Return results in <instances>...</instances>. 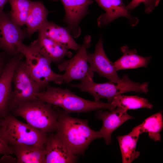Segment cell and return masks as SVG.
Here are the masks:
<instances>
[{
  "mask_svg": "<svg viewBox=\"0 0 163 163\" xmlns=\"http://www.w3.org/2000/svg\"><path fill=\"white\" fill-rule=\"evenodd\" d=\"M58 117L55 133L73 154L83 155L90 143L102 138L99 131L92 129L88 121L74 118L58 108Z\"/></svg>",
  "mask_w": 163,
  "mask_h": 163,
  "instance_id": "1",
  "label": "cell"
},
{
  "mask_svg": "<svg viewBox=\"0 0 163 163\" xmlns=\"http://www.w3.org/2000/svg\"><path fill=\"white\" fill-rule=\"evenodd\" d=\"M37 99L62 108L69 114L87 113L100 109L114 110L116 107L111 103L100 100L91 101L82 98L67 89L48 86L36 95Z\"/></svg>",
  "mask_w": 163,
  "mask_h": 163,
  "instance_id": "2",
  "label": "cell"
},
{
  "mask_svg": "<svg viewBox=\"0 0 163 163\" xmlns=\"http://www.w3.org/2000/svg\"><path fill=\"white\" fill-rule=\"evenodd\" d=\"M58 108L37 99L24 103L10 112L15 117L23 118L36 129L50 133L55 132L56 129Z\"/></svg>",
  "mask_w": 163,
  "mask_h": 163,
  "instance_id": "3",
  "label": "cell"
},
{
  "mask_svg": "<svg viewBox=\"0 0 163 163\" xmlns=\"http://www.w3.org/2000/svg\"><path fill=\"white\" fill-rule=\"evenodd\" d=\"M18 51L25 57L27 70L39 84L41 91L51 82L58 85L63 83L62 75L54 72L51 68L50 60L31 44L26 45L21 43L19 46Z\"/></svg>",
  "mask_w": 163,
  "mask_h": 163,
  "instance_id": "4",
  "label": "cell"
},
{
  "mask_svg": "<svg viewBox=\"0 0 163 163\" xmlns=\"http://www.w3.org/2000/svg\"><path fill=\"white\" fill-rule=\"evenodd\" d=\"M148 85V82L141 84L133 82L124 74L120 79L115 82L98 83L94 82L93 79L89 80L83 84L82 89L90 94L95 101L104 98L110 103L114 97L125 92L134 91L146 94L149 91Z\"/></svg>",
  "mask_w": 163,
  "mask_h": 163,
  "instance_id": "5",
  "label": "cell"
},
{
  "mask_svg": "<svg viewBox=\"0 0 163 163\" xmlns=\"http://www.w3.org/2000/svg\"><path fill=\"white\" fill-rule=\"evenodd\" d=\"M1 126L9 145L45 146L49 133L22 122L9 113L2 120Z\"/></svg>",
  "mask_w": 163,
  "mask_h": 163,
  "instance_id": "6",
  "label": "cell"
},
{
  "mask_svg": "<svg viewBox=\"0 0 163 163\" xmlns=\"http://www.w3.org/2000/svg\"><path fill=\"white\" fill-rule=\"evenodd\" d=\"M12 82L14 89L8 103L9 113L24 103L37 100V94L41 91L39 84L29 73L25 61L22 59L15 68Z\"/></svg>",
  "mask_w": 163,
  "mask_h": 163,
  "instance_id": "7",
  "label": "cell"
},
{
  "mask_svg": "<svg viewBox=\"0 0 163 163\" xmlns=\"http://www.w3.org/2000/svg\"><path fill=\"white\" fill-rule=\"evenodd\" d=\"M91 41V36H86L75 54L70 59L62 60L58 64L59 70L65 71L62 75L63 83L68 84L75 80L81 81L88 77L94 78V73L89 68L87 55Z\"/></svg>",
  "mask_w": 163,
  "mask_h": 163,
  "instance_id": "8",
  "label": "cell"
},
{
  "mask_svg": "<svg viewBox=\"0 0 163 163\" xmlns=\"http://www.w3.org/2000/svg\"><path fill=\"white\" fill-rule=\"evenodd\" d=\"M11 19L9 12L0 11V49L12 56L18 55V46L27 36Z\"/></svg>",
  "mask_w": 163,
  "mask_h": 163,
  "instance_id": "9",
  "label": "cell"
},
{
  "mask_svg": "<svg viewBox=\"0 0 163 163\" xmlns=\"http://www.w3.org/2000/svg\"><path fill=\"white\" fill-rule=\"evenodd\" d=\"M57 1L59 0H50ZM64 7L65 16L64 21L66 28L74 38L79 36L81 30L79 24L82 19L89 12L88 6L94 2L93 0H59Z\"/></svg>",
  "mask_w": 163,
  "mask_h": 163,
  "instance_id": "10",
  "label": "cell"
},
{
  "mask_svg": "<svg viewBox=\"0 0 163 163\" xmlns=\"http://www.w3.org/2000/svg\"><path fill=\"white\" fill-rule=\"evenodd\" d=\"M89 68L92 72L97 73L101 77L106 78L111 82L120 79L117 73L114 62L107 58L104 50L102 38L100 37L95 46L94 52L87 53Z\"/></svg>",
  "mask_w": 163,
  "mask_h": 163,
  "instance_id": "11",
  "label": "cell"
},
{
  "mask_svg": "<svg viewBox=\"0 0 163 163\" xmlns=\"http://www.w3.org/2000/svg\"><path fill=\"white\" fill-rule=\"evenodd\" d=\"M24 57L21 53L12 56L6 63L0 76V118L2 119L10 113L8 103L12 90L13 75L17 66Z\"/></svg>",
  "mask_w": 163,
  "mask_h": 163,
  "instance_id": "12",
  "label": "cell"
},
{
  "mask_svg": "<svg viewBox=\"0 0 163 163\" xmlns=\"http://www.w3.org/2000/svg\"><path fill=\"white\" fill-rule=\"evenodd\" d=\"M99 6L103 9L105 13L101 14L97 20V25L100 27L107 25L116 18L124 17L128 20L129 25L134 26L139 20L132 17L126 8L123 0H95Z\"/></svg>",
  "mask_w": 163,
  "mask_h": 163,
  "instance_id": "13",
  "label": "cell"
},
{
  "mask_svg": "<svg viewBox=\"0 0 163 163\" xmlns=\"http://www.w3.org/2000/svg\"><path fill=\"white\" fill-rule=\"evenodd\" d=\"M109 112L99 110L96 114L97 118L102 121L99 131L107 145L111 142L112 133L126 121L133 118L127 113V110L119 107Z\"/></svg>",
  "mask_w": 163,
  "mask_h": 163,
  "instance_id": "14",
  "label": "cell"
},
{
  "mask_svg": "<svg viewBox=\"0 0 163 163\" xmlns=\"http://www.w3.org/2000/svg\"><path fill=\"white\" fill-rule=\"evenodd\" d=\"M46 154L45 163H73L78 160L56 135L49 133L45 146Z\"/></svg>",
  "mask_w": 163,
  "mask_h": 163,
  "instance_id": "15",
  "label": "cell"
},
{
  "mask_svg": "<svg viewBox=\"0 0 163 163\" xmlns=\"http://www.w3.org/2000/svg\"><path fill=\"white\" fill-rule=\"evenodd\" d=\"M52 62L59 64L66 56L71 57L72 53L44 34L38 32V37L31 43Z\"/></svg>",
  "mask_w": 163,
  "mask_h": 163,
  "instance_id": "16",
  "label": "cell"
},
{
  "mask_svg": "<svg viewBox=\"0 0 163 163\" xmlns=\"http://www.w3.org/2000/svg\"><path fill=\"white\" fill-rule=\"evenodd\" d=\"M38 32L68 49L77 51L81 47L66 27L59 26L53 22L48 21Z\"/></svg>",
  "mask_w": 163,
  "mask_h": 163,
  "instance_id": "17",
  "label": "cell"
},
{
  "mask_svg": "<svg viewBox=\"0 0 163 163\" xmlns=\"http://www.w3.org/2000/svg\"><path fill=\"white\" fill-rule=\"evenodd\" d=\"M49 13L42 1L31 2L25 24L28 37L38 31L48 21L47 17Z\"/></svg>",
  "mask_w": 163,
  "mask_h": 163,
  "instance_id": "18",
  "label": "cell"
},
{
  "mask_svg": "<svg viewBox=\"0 0 163 163\" xmlns=\"http://www.w3.org/2000/svg\"><path fill=\"white\" fill-rule=\"evenodd\" d=\"M17 163H45L46 152L45 146L23 144L12 146Z\"/></svg>",
  "mask_w": 163,
  "mask_h": 163,
  "instance_id": "19",
  "label": "cell"
},
{
  "mask_svg": "<svg viewBox=\"0 0 163 163\" xmlns=\"http://www.w3.org/2000/svg\"><path fill=\"white\" fill-rule=\"evenodd\" d=\"M140 134L138 126L133 129L129 134L117 137L119 145L123 163H131L140 155L136 151Z\"/></svg>",
  "mask_w": 163,
  "mask_h": 163,
  "instance_id": "20",
  "label": "cell"
},
{
  "mask_svg": "<svg viewBox=\"0 0 163 163\" xmlns=\"http://www.w3.org/2000/svg\"><path fill=\"white\" fill-rule=\"evenodd\" d=\"M120 50L122 56L114 62L117 71L140 67L146 68L151 58L150 56L145 57L138 55L136 49L130 50L126 45L121 47Z\"/></svg>",
  "mask_w": 163,
  "mask_h": 163,
  "instance_id": "21",
  "label": "cell"
},
{
  "mask_svg": "<svg viewBox=\"0 0 163 163\" xmlns=\"http://www.w3.org/2000/svg\"><path fill=\"white\" fill-rule=\"evenodd\" d=\"M140 134L148 133L149 138L155 141H160L161 131L163 127L162 111H160L146 118L141 124L138 125Z\"/></svg>",
  "mask_w": 163,
  "mask_h": 163,
  "instance_id": "22",
  "label": "cell"
},
{
  "mask_svg": "<svg viewBox=\"0 0 163 163\" xmlns=\"http://www.w3.org/2000/svg\"><path fill=\"white\" fill-rule=\"evenodd\" d=\"M116 107H120L127 110L141 108L151 109L153 105L146 98L136 96L120 94L114 97L111 103Z\"/></svg>",
  "mask_w": 163,
  "mask_h": 163,
  "instance_id": "23",
  "label": "cell"
},
{
  "mask_svg": "<svg viewBox=\"0 0 163 163\" xmlns=\"http://www.w3.org/2000/svg\"><path fill=\"white\" fill-rule=\"evenodd\" d=\"M32 1L9 0L11 7L9 12L10 18L20 27L25 24Z\"/></svg>",
  "mask_w": 163,
  "mask_h": 163,
  "instance_id": "24",
  "label": "cell"
},
{
  "mask_svg": "<svg viewBox=\"0 0 163 163\" xmlns=\"http://www.w3.org/2000/svg\"><path fill=\"white\" fill-rule=\"evenodd\" d=\"M160 0H132L126 6V8L129 11L132 10L142 3L144 6V11L149 14L158 5Z\"/></svg>",
  "mask_w": 163,
  "mask_h": 163,
  "instance_id": "25",
  "label": "cell"
},
{
  "mask_svg": "<svg viewBox=\"0 0 163 163\" xmlns=\"http://www.w3.org/2000/svg\"><path fill=\"white\" fill-rule=\"evenodd\" d=\"M14 154L13 149L8 144L3 130L0 126V155H9Z\"/></svg>",
  "mask_w": 163,
  "mask_h": 163,
  "instance_id": "26",
  "label": "cell"
},
{
  "mask_svg": "<svg viewBox=\"0 0 163 163\" xmlns=\"http://www.w3.org/2000/svg\"><path fill=\"white\" fill-rule=\"evenodd\" d=\"M8 1L9 0H0V11H3L4 6Z\"/></svg>",
  "mask_w": 163,
  "mask_h": 163,
  "instance_id": "27",
  "label": "cell"
},
{
  "mask_svg": "<svg viewBox=\"0 0 163 163\" xmlns=\"http://www.w3.org/2000/svg\"><path fill=\"white\" fill-rule=\"evenodd\" d=\"M5 63V62L4 59L0 60V76L2 72Z\"/></svg>",
  "mask_w": 163,
  "mask_h": 163,
  "instance_id": "28",
  "label": "cell"
},
{
  "mask_svg": "<svg viewBox=\"0 0 163 163\" xmlns=\"http://www.w3.org/2000/svg\"><path fill=\"white\" fill-rule=\"evenodd\" d=\"M4 60V58L2 54L0 52V60Z\"/></svg>",
  "mask_w": 163,
  "mask_h": 163,
  "instance_id": "29",
  "label": "cell"
},
{
  "mask_svg": "<svg viewBox=\"0 0 163 163\" xmlns=\"http://www.w3.org/2000/svg\"><path fill=\"white\" fill-rule=\"evenodd\" d=\"M2 119L0 118V126L1 125V122H2Z\"/></svg>",
  "mask_w": 163,
  "mask_h": 163,
  "instance_id": "30",
  "label": "cell"
},
{
  "mask_svg": "<svg viewBox=\"0 0 163 163\" xmlns=\"http://www.w3.org/2000/svg\"><path fill=\"white\" fill-rule=\"evenodd\" d=\"M0 163H2V159H0Z\"/></svg>",
  "mask_w": 163,
  "mask_h": 163,
  "instance_id": "31",
  "label": "cell"
}]
</instances>
